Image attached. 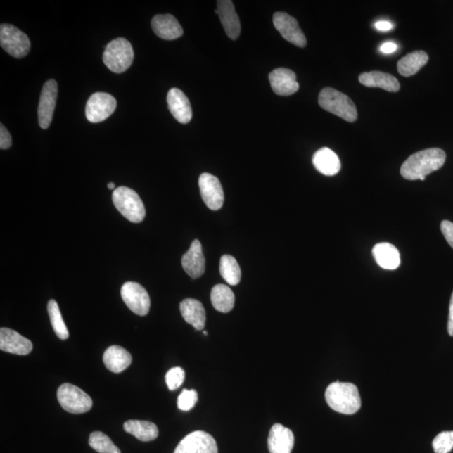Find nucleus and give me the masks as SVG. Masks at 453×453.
<instances>
[{"label":"nucleus","instance_id":"21","mask_svg":"<svg viewBox=\"0 0 453 453\" xmlns=\"http://www.w3.org/2000/svg\"><path fill=\"white\" fill-rule=\"evenodd\" d=\"M359 81L361 84L369 88H380L391 93H396L400 89L397 78L383 72H364L360 74Z\"/></svg>","mask_w":453,"mask_h":453},{"label":"nucleus","instance_id":"35","mask_svg":"<svg viewBox=\"0 0 453 453\" xmlns=\"http://www.w3.org/2000/svg\"><path fill=\"white\" fill-rule=\"evenodd\" d=\"M12 146V139L10 132L3 124L0 125V148L8 150Z\"/></svg>","mask_w":453,"mask_h":453},{"label":"nucleus","instance_id":"18","mask_svg":"<svg viewBox=\"0 0 453 453\" xmlns=\"http://www.w3.org/2000/svg\"><path fill=\"white\" fill-rule=\"evenodd\" d=\"M167 103L170 112L179 122L185 125L189 123L193 117L189 99L180 89H172L167 94Z\"/></svg>","mask_w":453,"mask_h":453},{"label":"nucleus","instance_id":"25","mask_svg":"<svg viewBox=\"0 0 453 453\" xmlns=\"http://www.w3.org/2000/svg\"><path fill=\"white\" fill-rule=\"evenodd\" d=\"M372 253L374 260L381 268L393 271L400 267V252L390 243H378L374 247Z\"/></svg>","mask_w":453,"mask_h":453},{"label":"nucleus","instance_id":"7","mask_svg":"<svg viewBox=\"0 0 453 453\" xmlns=\"http://www.w3.org/2000/svg\"><path fill=\"white\" fill-rule=\"evenodd\" d=\"M58 402L65 411L72 414H82L90 411L93 400L77 386L63 384L58 390Z\"/></svg>","mask_w":453,"mask_h":453},{"label":"nucleus","instance_id":"6","mask_svg":"<svg viewBox=\"0 0 453 453\" xmlns=\"http://www.w3.org/2000/svg\"><path fill=\"white\" fill-rule=\"evenodd\" d=\"M0 45L7 53L15 58H25L30 50V41L26 34L8 24L0 26Z\"/></svg>","mask_w":453,"mask_h":453},{"label":"nucleus","instance_id":"8","mask_svg":"<svg viewBox=\"0 0 453 453\" xmlns=\"http://www.w3.org/2000/svg\"><path fill=\"white\" fill-rule=\"evenodd\" d=\"M121 296L126 306L139 316H146L150 312L151 299L147 291L139 283L129 281L121 288Z\"/></svg>","mask_w":453,"mask_h":453},{"label":"nucleus","instance_id":"2","mask_svg":"<svg viewBox=\"0 0 453 453\" xmlns=\"http://www.w3.org/2000/svg\"><path fill=\"white\" fill-rule=\"evenodd\" d=\"M325 398L333 411L344 415L358 412L362 404L358 388L352 383H333L326 388Z\"/></svg>","mask_w":453,"mask_h":453},{"label":"nucleus","instance_id":"13","mask_svg":"<svg viewBox=\"0 0 453 453\" xmlns=\"http://www.w3.org/2000/svg\"><path fill=\"white\" fill-rule=\"evenodd\" d=\"M58 95V82L55 80L47 81L43 86L38 107L39 125L42 129H47L51 123Z\"/></svg>","mask_w":453,"mask_h":453},{"label":"nucleus","instance_id":"15","mask_svg":"<svg viewBox=\"0 0 453 453\" xmlns=\"http://www.w3.org/2000/svg\"><path fill=\"white\" fill-rule=\"evenodd\" d=\"M215 13L219 16L226 36L231 40H237L241 32V25L234 3L230 0H219L217 2Z\"/></svg>","mask_w":453,"mask_h":453},{"label":"nucleus","instance_id":"23","mask_svg":"<svg viewBox=\"0 0 453 453\" xmlns=\"http://www.w3.org/2000/svg\"><path fill=\"white\" fill-rule=\"evenodd\" d=\"M312 163L318 172L328 177L336 175L341 170L338 155L326 147L321 148L313 155Z\"/></svg>","mask_w":453,"mask_h":453},{"label":"nucleus","instance_id":"5","mask_svg":"<svg viewBox=\"0 0 453 453\" xmlns=\"http://www.w3.org/2000/svg\"><path fill=\"white\" fill-rule=\"evenodd\" d=\"M103 60L113 72H125L133 63V47L126 39L117 38L107 45Z\"/></svg>","mask_w":453,"mask_h":453},{"label":"nucleus","instance_id":"26","mask_svg":"<svg viewBox=\"0 0 453 453\" xmlns=\"http://www.w3.org/2000/svg\"><path fill=\"white\" fill-rule=\"evenodd\" d=\"M429 56L423 51H416L404 56L397 63V69L400 75L404 77L415 75L428 63Z\"/></svg>","mask_w":453,"mask_h":453},{"label":"nucleus","instance_id":"20","mask_svg":"<svg viewBox=\"0 0 453 453\" xmlns=\"http://www.w3.org/2000/svg\"><path fill=\"white\" fill-rule=\"evenodd\" d=\"M151 27L156 36L164 40H176L183 34L181 25L172 15H155L152 19Z\"/></svg>","mask_w":453,"mask_h":453},{"label":"nucleus","instance_id":"31","mask_svg":"<svg viewBox=\"0 0 453 453\" xmlns=\"http://www.w3.org/2000/svg\"><path fill=\"white\" fill-rule=\"evenodd\" d=\"M89 446L98 453H121L120 448L101 431H94L89 437Z\"/></svg>","mask_w":453,"mask_h":453},{"label":"nucleus","instance_id":"19","mask_svg":"<svg viewBox=\"0 0 453 453\" xmlns=\"http://www.w3.org/2000/svg\"><path fill=\"white\" fill-rule=\"evenodd\" d=\"M205 257L201 243L196 239L191 243L190 249L182 256L183 269L193 279L201 277L205 272Z\"/></svg>","mask_w":453,"mask_h":453},{"label":"nucleus","instance_id":"12","mask_svg":"<svg viewBox=\"0 0 453 453\" xmlns=\"http://www.w3.org/2000/svg\"><path fill=\"white\" fill-rule=\"evenodd\" d=\"M198 184L206 206L213 211L219 210L224 202L223 186L219 180L212 174L203 173L199 177Z\"/></svg>","mask_w":453,"mask_h":453},{"label":"nucleus","instance_id":"10","mask_svg":"<svg viewBox=\"0 0 453 453\" xmlns=\"http://www.w3.org/2000/svg\"><path fill=\"white\" fill-rule=\"evenodd\" d=\"M174 453H219V449L210 434L196 430L181 440Z\"/></svg>","mask_w":453,"mask_h":453},{"label":"nucleus","instance_id":"41","mask_svg":"<svg viewBox=\"0 0 453 453\" xmlns=\"http://www.w3.org/2000/svg\"><path fill=\"white\" fill-rule=\"evenodd\" d=\"M203 333H204V335H206V336H207L208 332H206V331H204Z\"/></svg>","mask_w":453,"mask_h":453},{"label":"nucleus","instance_id":"9","mask_svg":"<svg viewBox=\"0 0 453 453\" xmlns=\"http://www.w3.org/2000/svg\"><path fill=\"white\" fill-rule=\"evenodd\" d=\"M117 101L112 95L96 93L91 96L86 106V117L91 123H100L115 111Z\"/></svg>","mask_w":453,"mask_h":453},{"label":"nucleus","instance_id":"22","mask_svg":"<svg viewBox=\"0 0 453 453\" xmlns=\"http://www.w3.org/2000/svg\"><path fill=\"white\" fill-rule=\"evenodd\" d=\"M180 311L184 320L196 330H203L206 325V312L198 300L185 299L180 304Z\"/></svg>","mask_w":453,"mask_h":453},{"label":"nucleus","instance_id":"28","mask_svg":"<svg viewBox=\"0 0 453 453\" xmlns=\"http://www.w3.org/2000/svg\"><path fill=\"white\" fill-rule=\"evenodd\" d=\"M211 302L217 311L228 313L233 310L235 296L233 291L225 285H217L211 291Z\"/></svg>","mask_w":453,"mask_h":453},{"label":"nucleus","instance_id":"39","mask_svg":"<svg viewBox=\"0 0 453 453\" xmlns=\"http://www.w3.org/2000/svg\"><path fill=\"white\" fill-rule=\"evenodd\" d=\"M376 28L380 32H388L393 28V25L389 21L381 20L376 24Z\"/></svg>","mask_w":453,"mask_h":453},{"label":"nucleus","instance_id":"3","mask_svg":"<svg viewBox=\"0 0 453 453\" xmlns=\"http://www.w3.org/2000/svg\"><path fill=\"white\" fill-rule=\"evenodd\" d=\"M318 103L321 108L341 119L352 123L358 119V112L352 99L346 94L332 88L320 91Z\"/></svg>","mask_w":453,"mask_h":453},{"label":"nucleus","instance_id":"30","mask_svg":"<svg viewBox=\"0 0 453 453\" xmlns=\"http://www.w3.org/2000/svg\"><path fill=\"white\" fill-rule=\"evenodd\" d=\"M47 310L52 328H53L56 336L62 340L68 339L69 332L66 324H65L58 302L55 300H49L47 305Z\"/></svg>","mask_w":453,"mask_h":453},{"label":"nucleus","instance_id":"27","mask_svg":"<svg viewBox=\"0 0 453 453\" xmlns=\"http://www.w3.org/2000/svg\"><path fill=\"white\" fill-rule=\"evenodd\" d=\"M124 429L141 442L154 441L158 438L159 430L155 424L146 421L129 420L125 422Z\"/></svg>","mask_w":453,"mask_h":453},{"label":"nucleus","instance_id":"29","mask_svg":"<svg viewBox=\"0 0 453 453\" xmlns=\"http://www.w3.org/2000/svg\"><path fill=\"white\" fill-rule=\"evenodd\" d=\"M220 274L230 286H237L241 280V269L237 260L231 255H224L220 260Z\"/></svg>","mask_w":453,"mask_h":453},{"label":"nucleus","instance_id":"34","mask_svg":"<svg viewBox=\"0 0 453 453\" xmlns=\"http://www.w3.org/2000/svg\"><path fill=\"white\" fill-rule=\"evenodd\" d=\"M186 374L184 370L180 367L172 368L169 370L165 376V382L170 390L178 389L184 382Z\"/></svg>","mask_w":453,"mask_h":453},{"label":"nucleus","instance_id":"4","mask_svg":"<svg viewBox=\"0 0 453 453\" xmlns=\"http://www.w3.org/2000/svg\"><path fill=\"white\" fill-rule=\"evenodd\" d=\"M113 203L122 215L132 223L139 224L145 219L146 208L136 191L120 186L113 191Z\"/></svg>","mask_w":453,"mask_h":453},{"label":"nucleus","instance_id":"24","mask_svg":"<svg viewBox=\"0 0 453 453\" xmlns=\"http://www.w3.org/2000/svg\"><path fill=\"white\" fill-rule=\"evenodd\" d=\"M103 363L113 373H121L132 363V356L120 346H111L107 348L103 355Z\"/></svg>","mask_w":453,"mask_h":453},{"label":"nucleus","instance_id":"38","mask_svg":"<svg viewBox=\"0 0 453 453\" xmlns=\"http://www.w3.org/2000/svg\"><path fill=\"white\" fill-rule=\"evenodd\" d=\"M397 45L395 44V43L393 42H386L385 44H383L381 46V51L383 52V53L385 54H390L393 53V52L396 51L397 50Z\"/></svg>","mask_w":453,"mask_h":453},{"label":"nucleus","instance_id":"17","mask_svg":"<svg viewBox=\"0 0 453 453\" xmlns=\"http://www.w3.org/2000/svg\"><path fill=\"white\" fill-rule=\"evenodd\" d=\"M293 431L281 424H274L268 437L269 453H291L294 447Z\"/></svg>","mask_w":453,"mask_h":453},{"label":"nucleus","instance_id":"16","mask_svg":"<svg viewBox=\"0 0 453 453\" xmlns=\"http://www.w3.org/2000/svg\"><path fill=\"white\" fill-rule=\"evenodd\" d=\"M274 93L280 96H290L299 90L300 85L296 81L293 71L287 68L274 69L269 75Z\"/></svg>","mask_w":453,"mask_h":453},{"label":"nucleus","instance_id":"14","mask_svg":"<svg viewBox=\"0 0 453 453\" xmlns=\"http://www.w3.org/2000/svg\"><path fill=\"white\" fill-rule=\"evenodd\" d=\"M0 350L10 354L27 355L33 350L32 343L16 331L2 328L0 329Z\"/></svg>","mask_w":453,"mask_h":453},{"label":"nucleus","instance_id":"36","mask_svg":"<svg viewBox=\"0 0 453 453\" xmlns=\"http://www.w3.org/2000/svg\"><path fill=\"white\" fill-rule=\"evenodd\" d=\"M441 230L446 241L453 249V224L450 221H442Z\"/></svg>","mask_w":453,"mask_h":453},{"label":"nucleus","instance_id":"1","mask_svg":"<svg viewBox=\"0 0 453 453\" xmlns=\"http://www.w3.org/2000/svg\"><path fill=\"white\" fill-rule=\"evenodd\" d=\"M445 161V151L438 148L418 151L402 164L400 175L409 181H425L426 176L442 168Z\"/></svg>","mask_w":453,"mask_h":453},{"label":"nucleus","instance_id":"11","mask_svg":"<svg viewBox=\"0 0 453 453\" xmlns=\"http://www.w3.org/2000/svg\"><path fill=\"white\" fill-rule=\"evenodd\" d=\"M273 23L287 42L298 47L307 46V38L294 17L285 12H276L273 16Z\"/></svg>","mask_w":453,"mask_h":453},{"label":"nucleus","instance_id":"37","mask_svg":"<svg viewBox=\"0 0 453 453\" xmlns=\"http://www.w3.org/2000/svg\"><path fill=\"white\" fill-rule=\"evenodd\" d=\"M447 331L450 336H453V293L451 296L449 306V317H448Z\"/></svg>","mask_w":453,"mask_h":453},{"label":"nucleus","instance_id":"40","mask_svg":"<svg viewBox=\"0 0 453 453\" xmlns=\"http://www.w3.org/2000/svg\"><path fill=\"white\" fill-rule=\"evenodd\" d=\"M108 189L113 190L115 189V184L113 182H110L108 184Z\"/></svg>","mask_w":453,"mask_h":453},{"label":"nucleus","instance_id":"33","mask_svg":"<svg viewBox=\"0 0 453 453\" xmlns=\"http://www.w3.org/2000/svg\"><path fill=\"white\" fill-rule=\"evenodd\" d=\"M198 392L191 390H183L177 399V407L183 411H189L195 407L198 402Z\"/></svg>","mask_w":453,"mask_h":453},{"label":"nucleus","instance_id":"32","mask_svg":"<svg viewBox=\"0 0 453 453\" xmlns=\"http://www.w3.org/2000/svg\"><path fill=\"white\" fill-rule=\"evenodd\" d=\"M435 453H449L453 448V430L442 431L433 442Z\"/></svg>","mask_w":453,"mask_h":453}]
</instances>
